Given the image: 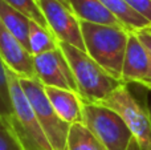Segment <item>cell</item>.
Here are the masks:
<instances>
[{"instance_id": "cell-1", "label": "cell", "mask_w": 151, "mask_h": 150, "mask_svg": "<svg viewBox=\"0 0 151 150\" xmlns=\"http://www.w3.org/2000/svg\"><path fill=\"white\" fill-rule=\"evenodd\" d=\"M81 23L85 52L115 80L122 82V71L130 31L109 25Z\"/></svg>"}, {"instance_id": "cell-2", "label": "cell", "mask_w": 151, "mask_h": 150, "mask_svg": "<svg viewBox=\"0 0 151 150\" xmlns=\"http://www.w3.org/2000/svg\"><path fill=\"white\" fill-rule=\"evenodd\" d=\"M58 47L70 65L78 94L83 102H101L122 84L101 68L85 50L66 43H58Z\"/></svg>"}, {"instance_id": "cell-3", "label": "cell", "mask_w": 151, "mask_h": 150, "mask_svg": "<svg viewBox=\"0 0 151 150\" xmlns=\"http://www.w3.org/2000/svg\"><path fill=\"white\" fill-rule=\"evenodd\" d=\"M8 80L13 106V120L9 129L20 141L24 150H53L21 88L19 76L8 69Z\"/></svg>"}, {"instance_id": "cell-4", "label": "cell", "mask_w": 151, "mask_h": 150, "mask_svg": "<svg viewBox=\"0 0 151 150\" xmlns=\"http://www.w3.org/2000/svg\"><path fill=\"white\" fill-rule=\"evenodd\" d=\"M82 124L98 138L106 150H127L134 140L122 117L101 104L83 102Z\"/></svg>"}, {"instance_id": "cell-5", "label": "cell", "mask_w": 151, "mask_h": 150, "mask_svg": "<svg viewBox=\"0 0 151 150\" xmlns=\"http://www.w3.org/2000/svg\"><path fill=\"white\" fill-rule=\"evenodd\" d=\"M19 81H20V85L27 98L33 108L35 114H36L52 149L66 150L70 125L64 121L55 110L47 93H45V87L42 85V82L37 80L36 77H32V79L19 77Z\"/></svg>"}, {"instance_id": "cell-6", "label": "cell", "mask_w": 151, "mask_h": 150, "mask_svg": "<svg viewBox=\"0 0 151 150\" xmlns=\"http://www.w3.org/2000/svg\"><path fill=\"white\" fill-rule=\"evenodd\" d=\"M98 104L110 108L122 117L141 150H151V114L130 92L129 85L122 82Z\"/></svg>"}, {"instance_id": "cell-7", "label": "cell", "mask_w": 151, "mask_h": 150, "mask_svg": "<svg viewBox=\"0 0 151 150\" xmlns=\"http://www.w3.org/2000/svg\"><path fill=\"white\" fill-rule=\"evenodd\" d=\"M49 29L58 43H66L81 50H85L81 23L70 8L58 0H37Z\"/></svg>"}, {"instance_id": "cell-8", "label": "cell", "mask_w": 151, "mask_h": 150, "mask_svg": "<svg viewBox=\"0 0 151 150\" xmlns=\"http://www.w3.org/2000/svg\"><path fill=\"white\" fill-rule=\"evenodd\" d=\"M33 65L36 79L40 80L44 87L60 88L78 93L72 68L60 47L50 52L33 56Z\"/></svg>"}, {"instance_id": "cell-9", "label": "cell", "mask_w": 151, "mask_h": 150, "mask_svg": "<svg viewBox=\"0 0 151 150\" xmlns=\"http://www.w3.org/2000/svg\"><path fill=\"white\" fill-rule=\"evenodd\" d=\"M122 82L151 89V57L134 32H130L122 71Z\"/></svg>"}, {"instance_id": "cell-10", "label": "cell", "mask_w": 151, "mask_h": 150, "mask_svg": "<svg viewBox=\"0 0 151 150\" xmlns=\"http://www.w3.org/2000/svg\"><path fill=\"white\" fill-rule=\"evenodd\" d=\"M0 57L19 77H36L32 53L8 31L0 20Z\"/></svg>"}, {"instance_id": "cell-11", "label": "cell", "mask_w": 151, "mask_h": 150, "mask_svg": "<svg viewBox=\"0 0 151 150\" xmlns=\"http://www.w3.org/2000/svg\"><path fill=\"white\" fill-rule=\"evenodd\" d=\"M45 93L57 114L69 125L82 122L83 102L80 94L73 90L45 87Z\"/></svg>"}, {"instance_id": "cell-12", "label": "cell", "mask_w": 151, "mask_h": 150, "mask_svg": "<svg viewBox=\"0 0 151 150\" xmlns=\"http://www.w3.org/2000/svg\"><path fill=\"white\" fill-rule=\"evenodd\" d=\"M68 4L80 21L125 28L123 24L99 0H68Z\"/></svg>"}, {"instance_id": "cell-13", "label": "cell", "mask_w": 151, "mask_h": 150, "mask_svg": "<svg viewBox=\"0 0 151 150\" xmlns=\"http://www.w3.org/2000/svg\"><path fill=\"white\" fill-rule=\"evenodd\" d=\"M0 20L5 28L29 50L28 31L31 19L7 4L4 0H0Z\"/></svg>"}, {"instance_id": "cell-14", "label": "cell", "mask_w": 151, "mask_h": 150, "mask_svg": "<svg viewBox=\"0 0 151 150\" xmlns=\"http://www.w3.org/2000/svg\"><path fill=\"white\" fill-rule=\"evenodd\" d=\"M99 1L123 24L127 31L134 32L151 27L150 21L141 13L134 11L125 0H99Z\"/></svg>"}, {"instance_id": "cell-15", "label": "cell", "mask_w": 151, "mask_h": 150, "mask_svg": "<svg viewBox=\"0 0 151 150\" xmlns=\"http://www.w3.org/2000/svg\"><path fill=\"white\" fill-rule=\"evenodd\" d=\"M28 43L29 52L32 53V56H39L58 48V40L56 39L53 32L41 27L33 20L29 23Z\"/></svg>"}, {"instance_id": "cell-16", "label": "cell", "mask_w": 151, "mask_h": 150, "mask_svg": "<svg viewBox=\"0 0 151 150\" xmlns=\"http://www.w3.org/2000/svg\"><path fill=\"white\" fill-rule=\"evenodd\" d=\"M66 150H106V148L82 122H78L70 125Z\"/></svg>"}, {"instance_id": "cell-17", "label": "cell", "mask_w": 151, "mask_h": 150, "mask_svg": "<svg viewBox=\"0 0 151 150\" xmlns=\"http://www.w3.org/2000/svg\"><path fill=\"white\" fill-rule=\"evenodd\" d=\"M0 120L11 128L13 120V106L11 98L9 80H8V68L0 57Z\"/></svg>"}, {"instance_id": "cell-18", "label": "cell", "mask_w": 151, "mask_h": 150, "mask_svg": "<svg viewBox=\"0 0 151 150\" xmlns=\"http://www.w3.org/2000/svg\"><path fill=\"white\" fill-rule=\"evenodd\" d=\"M7 4H9L11 7H13L15 9H17L19 12L24 13L27 17H29L31 20L36 21L37 24H40L41 27L49 29L48 23L44 17L41 8H40L39 3L36 0H4ZM50 31V29H49Z\"/></svg>"}, {"instance_id": "cell-19", "label": "cell", "mask_w": 151, "mask_h": 150, "mask_svg": "<svg viewBox=\"0 0 151 150\" xmlns=\"http://www.w3.org/2000/svg\"><path fill=\"white\" fill-rule=\"evenodd\" d=\"M0 150H24L13 132L0 120Z\"/></svg>"}, {"instance_id": "cell-20", "label": "cell", "mask_w": 151, "mask_h": 150, "mask_svg": "<svg viewBox=\"0 0 151 150\" xmlns=\"http://www.w3.org/2000/svg\"><path fill=\"white\" fill-rule=\"evenodd\" d=\"M125 1L151 23V0H125Z\"/></svg>"}, {"instance_id": "cell-21", "label": "cell", "mask_w": 151, "mask_h": 150, "mask_svg": "<svg viewBox=\"0 0 151 150\" xmlns=\"http://www.w3.org/2000/svg\"><path fill=\"white\" fill-rule=\"evenodd\" d=\"M134 33L137 35L139 41L143 44V47L146 48L147 53H149L150 57H151V27L150 28L139 29V31H134Z\"/></svg>"}, {"instance_id": "cell-22", "label": "cell", "mask_w": 151, "mask_h": 150, "mask_svg": "<svg viewBox=\"0 0 151 150\" xmlns=\"http://www.w3.org/2000/svg\"><path fill=\"white\" fill-rule=\"evenodd\" d=\"M127 150H141V148H139V145L137 144V141L135 140H133L131 141V144H130V146H129V149Z\"/></svg>"}, {"instance_id": "cell-23", "label": "cell", "mask_w": 151, "mask_h": 150, "mask_svg": "<svg viewBox=\"0 0 151 150\" xmlns=\"http://www.w3.org/2000/svg\"><path fill=\"white\" fill-rule=\"evenodd\" d=\"M58 1H61V3H63V4H64V5H66V7H68V8H69V4H68V0H58Z\"/></svg>"}, {"instance_id": "cell-24", "label": "cell", "mask_w": 151, "mask_h": 150, "mask_svg": "<svg viewBox=\"0 0 151 150\" xmlns=\"http://www.w3.org/2000/svg\"><path fill=\"white\" fill-rule=\"evenodd\" d=\"M150 92H151V89H150ZM150 114H151V109H150Z\"/></svg>"}, {"instance_id": "cell-25", "label": "cell", "mask_w": 151, "mask_h": 150, "mask_svg": "<svg viewBox=\"0 0 151 150\" xmlns=\"http://www.w3.org/2000/svg\"><path fill=\"white\" fill-rule=\"evenodd\" d=\"M36 1H37V0H36Z\"/></svg>"}]
</instances>
